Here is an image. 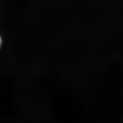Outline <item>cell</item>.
Segmentation results:
<instances>
[{"instance_id":"cell-1","label":"cell","mask_w":123,"mask_h":123,"mask_svg":"<svg viewBox=\"0 0 123 123\" xmlns=\"http://www.w3.org/2000/svg\"><path fill=\"white\" fill-rule=\"evenodd\" d=\"M2 43V38H1V36H0V48H1V47Z\"/></svg>"}]
</instances>
